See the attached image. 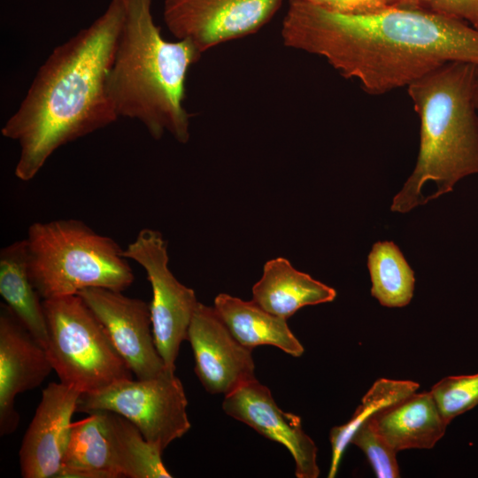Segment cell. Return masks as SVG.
Wrapping results in <instances>:
<instances>
[{"mask_svg":"<svg viewBox=\"0 0 478 478\" xmlns=\"http://www.w3.org/2000/svg\"><path fill=\"white\" fill-rule=\"evenodd\" d=\"M46 351L60 382L81 393L133 379L106 329L78 295L43 300Z\"/></svg>","mask_w":478,"mask_h":478,"instance_id":"cell-6","label":"cell"},{"mask_svg":"<svg viewBox=\"0 0 478 478\" xmlns=\"http://www.w3.org/2000/svg\"><path fill=\"white\" fill-rule=\"evenodd\" d=\"M475 101H476V106H477V111H478V74H477V80H476Z\"/></svg>","mask_w":478,"mask_h":478,"instance_id":"cell-27","label":"cell"},{"mask_svg":"<svg viewBox=\"0 0 478 478\" xmlns=\"http://www.w3.org/2000/svg\"><path fill=\"white\" fill-rule=\"evenodd\" d=\"M281 35L285 46L324 58L370 95L407 87L449 62L478 66V29L412 9L342 14L289 0Z\"/></svg>","mask_w":478,"mask_h":478,"instance_id":"cell-1","label":"cell"},{"mask_svg":"<svg viewBox=\"0 0 478 478\" xmlns=\"http://www.w3.org/2000/svg\"><path fill=\"white\" fill-rule=\"evenodd\" d=\"M328 12L342 14H366L387 8L385 0H305Z\"/></svg>","mask_w":478,"mask_h":478,"instance_id":"cell-26","label":"cell"},{"mask_svg":"<svg viewBox=\"0 0 478 478\" xmlns=\"http://www.w3.org/2000/svg\"><path fill=\"white\" fill-rule=\"evenodd\" d=\"M429 391L442 416L450 423L478 405V373L446 376Z\"/></svg>","mask_w":478,"mask_h":478,"instance_id":"cell-23","label":"cell"},{"mask_svg":"<svg viewBox=\"0 0 478 478\" xmlns=\"http://www.w3.org/2000/svg\"><path fill=\"white\" fill-rule=\"evenodd\" d=\"M371 294L382 305L403 307L413 296L414 273L399 248L389 241L374 244L367 258Z\"/></svg>","mask_w":478,"mask_h":478,"instance_id":"cell-21","label":"cell"},{"mask_svg":"<svg viewBox=\"0 0 478 478\" xmlns=\"http://www.w3.org/2000/svg\"><path fill=\"white\" fill-rule=\"evenodd\" d=\"M477 74V66L454 61L407 86L420 120V144L415 168L393 199V212H406L425 204L421 189L428 181L437 189L430 200L478 173Z\"/></svg>","mask_w":478,"mask_h":478,"instance_id":"cell-4","label":"cell"},{"mask_svg":"<svg viewBox=\"0 0 478 478\" xmlns=\"http://www.w3.org/2000/svg\"><path fill=\"white\" fill-rule=\"evenodd\" d=\"M214 308L232 335L243 346L253 349L272 345L285 353L300 357L305 349L288 326L287 320L272 314L251 301L226 293L214 299Z\"/></svg>","mask_w":478,"mask_h":478,"instance_id":"cell-17","label":"cell"},{"mask_svg":"<svg viewBox=\"0 0 478 478\" xmlns=\"http://www.w3.org/2000/svg\"><path fill=\"white\" fill-rule=\"evenodd\" d=\"M152 2L125 0L107 92L119 118L139 121L155 140L167 132L186 143L190 137V115L183 104L186 77L202 54L187 40L163 37Z\"/></svg>","mask_w":478,"mask_h":478,"instance_id":"cell-3","label":"cell"},{"mask_svg":"<svg viewBox=\"0 0 478 478\" xmlns=\"http://www.w3.org/2000/svg\"><path fill=\"white\" fill-rule=\"evenodd\" d=\"M336 291L297 270L284 258L265 263L263 274L252 287V301L266 312L288 320L299 309L333 301Z\"/></svg>","mask_w":478,"mask_h":478,"instance_id":"cell-16","label":"cell"},{"mask_svg":"<svg viewBox=\"0 0 478 478\" xmlns=\"http://www.w3.org/2000/svg\"><path fill=\"white\" fill-rule=\"evenodd\" d=\"M224 412L269 440L287 448L297 478H317V446L304 431L299 416L282 411L270 389L253 379L225 395Z\"/></svg>","mask_w":478,"mask_h":478,"instance_id":"cell-12","label":"cell"},{"mask_svg":"<svg viewBox=\"0 0 478 478\" xmlns=\"http://www.w3.org/2000/svg\"><path fill=\"white\" fill-rule=\"evenodd\" d=\"M389 6L412 9L466 22L478 29V0H385Z\"/></svg>","mask_w":478,"mask_h":478,"instance_id":"cell-25","label":"cell"},{"mask_svg":"<svg viewBox=\"0 0 478 478\" xmlns=\"http://www.w3.org/2000/svg\"><path fill=\"white\" fill-rule=\"evenodd\" d=\"M0 294L4 304L45 348L48 326L43 300L29 277L26 238L1 249Z\"/></svg>","mask_w":478,"mask_h":478,"instance_id":"cell-18","label":"cell"},{"mask_svg":"<svg viewBox=\"0 0 478 478\" xmlns=\"http://www.w3.org/2000/svg\"><path fill=\"white\" fill-rule=\"evenodd\" d=\"M283 0H165L163 16L170 33L190 42L203 54L256 33L275 15Z\"/></svg>","mask_w":478,"mask_h":478,"instance_id":"cell-9","label":"cell"},{"mask_svg":"<svg viewBox=\"0 0 478 478\" xmlns=\"http://www.w3.org/2000/svg\"><path fill=\"white\" fill-rule=\"evenodd\" d=\"M77 295L101 321L137 379L153 378L166 368L155 344L150 304L104 288H87Z\"/></svg>","mask_w":478,"mask_h":478,"instance_id":"cell-10","label":"cell"},{"mask_svg":"<svg viewBox=\"0 0 478 478\" xmlns=\"http://www.w3.org/2000/svg\"><path fill=\"white\" fill-rule=\"evenodd\" d=\"M419 383L381 378L377 380L363 397L360 405L351 418L341 426L332 428L329 435L331 462L328 478H334L338 471L342 457L351 443L355 430L381 409L416 392Z\"/></svg>","mask_w":478,"mask_h":478,"instance_id":"cell-22","label":"cell"},{"mask_svg":"<svg viewBox=\"0 0 478 478\" xmlns=\"http://www.w3.org/2000/svg\"><path fill=\"white\" fill-rule=\"evenodd\" d=\"M367 420L397 452L433 448L449 425L430 391H416L381 409Z\"/></svg>","mask_w":478,"mask_h":478,"instance_id":"cell-15","label":"cell"},{"mask_svg":"<svg viewBox=\"0 0 478 478\" xmlns=\"http://www.w3.org/2000/svg\"><path fill=\"white\" fill-rule=\"evenodd\" d=\"M166 368L150 379H125L96 391L81 393L76 412L106 411L130 420L145 440L163 452L190 429L183 385Z\"/></svg>","mask_w":478,"mask_h":478,"instance_id":"cell-7","label":"cell"},{"mask_svg":"<svg viewBox=\"0 0 478 478\" xmlns=\"http://www.w3.org/2000/svg\"><path fill=\"white\" fill-rule=\"evenodd\" d=\"M53 370L46 349L6 304L0 305V434L13 433L19 415L18 394L40 386Z\"/></svg>","mask_w":478,"mask_h":478,"instance_id":"cell-14","label":"cell"},{"mask_svg":"<svg viewBox=\"0 0 478 478\" xmlns=\"http://www.w3.org/2000/svg\"><path fill=\"white\" fill-rule=\"evenodd\" d=\"M30 280L42 300L87 288L124 291L135 280L124 250L76 219L35 222L27 231Z\"/></svg>","mask_w":478,"mask_h":478,"instance_id":"cell-5","label":"cell"},{"mask_svg":"<svg viewBox=\"0 0 478 478\" xmlns=\"http://www.w3.org/2000/svg\"><path fill=\"white\" fill-rule=\"evenodd\" d=\"M104 412L105 427L122 477L170 478L162 452L150 444L140 430L125 417Z\"/></svg>","mask_w":478,"mask_h":478,"instance_id":"cell-20","label":"cell"},{"mask_svg":"<svg viewBox=\"0 0 478 478\" xmlns=\"http://www.w3.org/2000/svg\"><path fill=\"white\" fill-rule=\"evenodd\" d=\"M124 256L145 271L152 289L150 304L152 333L166 366L175 370L181 343L198 303L195 291L181 283L168 266L167 244L162 234L143 228L124 250Z\"/></svg>","mask_w":478,"mask_h":478,"instance_id":"cell-8","label":"cell"},{"mask_svg":"<svg viewBox=\"0 0 478 478\" xmlns=\"http://www.w3.org/2000/svg\"><path fill=\"white\" fill-rule=\"evenodd\" d=\"M125 13L111 0L89 26L58 45L38 68L1 134L16 142L15 176L34 179L60 147L102 129L119 117L106 81Z\"/></svg>","mask_w":478,"mask_h":478,"instance_id":"cell-2","label":"cell"},{"mask_svg":"<svg viewBox=\"0 0 478 478\" xmlns=\"http://www.w3.org/2000/svg\"><path fill=\"white\" fill-rule=\"evenodd\" d=\"M58 478H120L108 436L104 412L72 422Z\"/></svg>","mask_w":478,"mask_h":478,"instance_id":"cell-19","label":"cell"},{"mask_svg":"<svg viewBox=\"0 0 478 478\" xmlns=\"http://www.w3.org/2000/svg\"><path fill=\"white\" fill-rule=\"evenodd\" d=\"M205 390L227 395L255 379L252 350L230 333L214 306L197 303L187 335Z\"/></svg>","mask_w":478,"mask_h":478,"instance_id":"cell-11","label":"cell"},{"mask_svg":"<svg viewBox=\"0 0 478 478\" xmlns=\"http://www.w3.org/2000/svg\"><path fill=\"white\" fill-rule=\"evenodd\" d=\"M351 443L364 452L376 477L397 478L400 476L397 461V452L382 438L368 420L363 422L355 430Z\"/></svg>","mask_w":478,"mask_h":478,"instance_id":"cell-24","label":"cell"},{"mask_svg":"<svg viewBox=\"0 0 478 478\" xmlns=\"http://www.w3.org/2000/svg\"><path fill=\"white\" fill-rule=\"evenodd\" d=\"M80 395L62 382H51L42 390L19 451L22 477H58Z\"/></svg>","mask_w":478,"mask_h":478,"instance_id":"cell-13","label":"cell"}]
</instances>
